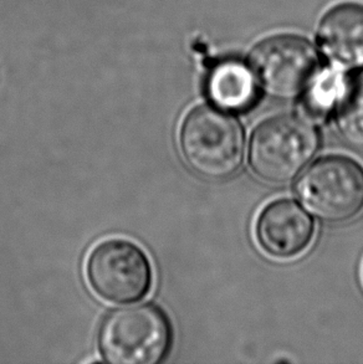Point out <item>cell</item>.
<instances>
[{"mask_svg":"<svg viewBox=\"0 0 363 364\" xmlns=\"http://www.w3.org/2000/svg\"><path fill=\"white\" fill-rule=\"evenodd\" d=\"M315 224L298 203L278 199L269 203L256 219V237L268 255L293 259L309 247Z\"/></svg>","mask_w":363,"mask_h":364,"instance_id":"7","label":"cell"},{"mask_svg":"<svg viewBox=\"0 0 363 364\" xmlns=\"http://www.w3.org/2000/svg\"><path fill=\"white\" fill-rule=\"evenodd\" d=\"M335 109L340 137L349 147L363 149V71L344 80Z\"/></svg>","mask_w":363,"mask_h":364,"instance_id":"10","label":"cell"},{"mask_svg":"<svg viewBox=\"0 0 363 364\" xmlns=\"http://www.w3.org/2000/svg\"><path fill=\"white\" fill-rule=\"evenodd\" d=\"M344 79L336 71L317 75L306 91L304 111L309 119H324L336 107Z\"/></svg>","mask_w":363,"mask_h":364,"instance_id":"11","label":"cell"},{"mask_svg":"<svg viewBox=\"0 0 363 364\" xmlns=\"http://www.w3.org/2000/svg\"><path fill=\"white\" fill-rule=\"evenodd\" d=\"M179 148L196 174L211 181H224L241 168L246 137L239 121L228 111L201 105L182 121Z\"/></svg>","mask_w":363,"mask_h":364,"instance_id":"1","label":"cell"},{"mask_svg":"<svg viewBox=\"0 0 363 364\" xmlns=\"http://www.w3.org/2000/svg\"><path fill=\"white\" fill-rule=\"evenodd\" d=\"M249 66L268 94L291 99L312 84L319 75L320 60L309 40L279 34L256 44L249 54Z\"/></svg>","mask_w":363,"mask_h":364,"instance_id":"6","label":"cell"},{"mask_svg":"<svg viewBox=\"0 0 363 364\" xmlns=\"http://www.w3.org/2000/svg\"><path fill=\"white\" fill-rule=\"evenodd\" d=\"M167 314L152 304L113 311L98 333L103 360L112 364L161 363L172 347Z\"/></svg>","mask_w":363,"mask_h":364,"instance_id":"3","label":"cell"},{"mask_svg":"<svg viewBox=\"0 0 363 364\" xmlns=\"http://www.w3.org/2000/svg\"><path fill=\"white\" fill-rule=\"evenodd\" d=\"M258 85L249 65L239 60H223L211 70L206 92L218 109L228 112H246L256 105Z\"/></svg>","mask_w":363,"mask_h":364,"instance_id":"9","label":"cell"},{"mask_svg":"<svg viewBox=\"0 0 363 364\" xmlns=\"http://www.w3.org/2000/svg\"><path fill=\"white\" fill-rule=\"evenodd\" d=\"M312 123L296 114H278L256 126L249 142V164L261 181L285 184L304 171L319 149Z\"/></svg>","mask_w":363,"mask_h":364,"instance_id":"2","label":"cell"},{"mask_svg":"<svg viewBox=\"0 0 363 364\" xmlns=\"http://www.w3.org/2000/svg\"><path fill=\"white\" fill-rule=\"evenodd\" d=\"M91 290L111 304L141 300L152 287V266L146 252L126 239H107L90 251L85 266Z\"/></svg>","mask_w":363,"mask_h":364,"instance_id":"5","label":"cell"},{"mask_svg":"<svg viewBox=\"0 0 363 364\" xmlns=\"http://www.w3.org/2000/svg\"><path fill=\"white\" fill-rule=\"evenodd\" d=\"M319 43L325 56L342 69L363 68V5H336L320 21Z\"/></svg>","mask_w":363,"mask_h":364,"instance_id":"8","label":"cell"},{"mask_svg":"<svg viewBox=\"0 0 363 364\" xmlns=\"http://www.w3.org/2000/svg\"><path fill=\"white\" fill-rule=\"evenodd\" d=\"M300 202L324 222L354 219L363 209V167L352 158H320L296 184Z\"/></svg>","mask_w":363,"mask_h":364,"instance_id":"4","label":"cell"}]
</instances>
